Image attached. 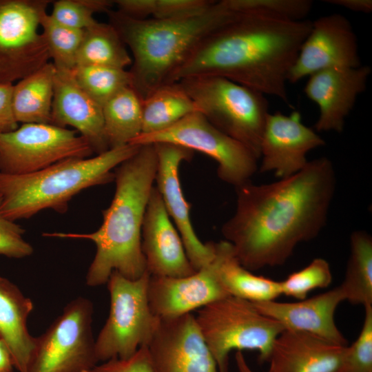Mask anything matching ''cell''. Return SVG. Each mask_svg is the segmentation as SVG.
Wrapping results in <instances>:
<instances>
[{
    "label": "cell",
    "instance_id": "1",
    "mask_svg": "<svg viewBox=\"0 0 372 372\" xmlns=\"http://www.w3.org/2000/svg\"><path fill=\"white\" fill-rule=\"evenodd\" d=\"M336 187L331 161H308L299 172L268 184L235 187L234 215L221 228L242 266L253 271L280 266L326 225Z\"/></svg>",
    "mask_w": 372,
    "mask_h": 372
},
{
    "label": "cell",
    "instance_id": "2",
    "mask_svg": "<svg viewBox=\"0 0 372 372\" xmlns=\"http://www.w3.org/2000/svg\"><path fill=\"white\" fill-rule=\"evenodd\" d=\"M311 21L240 14L207 35L173 76H220L290 105L287 78Z\"/></svg>",
    "mask_w": 372,
    "mask_h": 372
},
{
    "label": "cell",
    "instance_id": "3",
    "mask_svg": "<svg viewBox=\"0 0 372 372\" xmlns=\"http://www.w3.org/2000/svg\"><path fill=\"white\" fill-rule=\"evenodd\" d=\"M157 164L154 144H145L115 168V194L110 205L103 211V223L96 231L43 234L46 237L87 239L95 244L96 254L85 278L87 285L107 283L114 271L130 280L147 271L141 230Z\"/></svg>",
    "mask_w": 372,
    "mask_h": 372
},
{
    "label": "cell",
    "instance_id": "4",
    "mask_svg": "<svg viewBox=\"0 0 372 372\" xmlns=\"http://www.w3.org/2000/svg\"><path fill=\"white\" fill-rule=\"evenodd\" d=\"M107 13L110 23L132 52V87L142 100L170 83L205 38L239 14L223 0L215 1L200 14L178 19H138L111 9Z\"/></svg>",
    "mask_w": 372,
    "mask_h": 372
},
{
    "label": "cell",
    "instance_id": "5",
    "mask_svg": "<svg viewBox=\"0 0 372 372\" xmlns=\"http://www.w3.org/2000/svg\"><path fill=\"white\" fill-rule=\"evenodd\" d=\"M139 146L128 144L92 158H70L26 174L0 172V216L15 221L45 209L64 213L68 202L82 190L114 180L113 169Z\"/></svg>",
    "mask_w": 372,
    "mask_h": 372
},
{
    "label": "cell",
    "instance_id": "6",
    "mask_svg": "<svg viewBox=\"0 0 372 372\" xmlns=\"http://www.w3.org/2000/svg\"><path fill=\"white\" fill-rule=\"evenodd\" d=\"M178 83L211 123L260 158V141L269 113L265 95L216 76H189Z\"/></svg>",
    "mask_w": 372,
    "mask_h": 372
},
{
    "label": "cell",
    "instance_id": "7",
    "mask_svg": "<svg viewBox=\"0 0 372 372\" xmlns=\"http://www.w3.org/2000/svg\"><path fill=\"white\" fill-rule=\"evenodd\" d=\"M219 372H228L233 350H253L267 362L273 344L285 328L260 313L252 302L227 296L200 308L195 316Z\"/></svg>",
    "mask_w": 372,
    "mask_h": 372
},
{
    "label": "cell",
    "instance_id": "8",
    "mask_svg": "<svg viewBox=\"0 0 372 372\" xmlns=\"http://www.w3.org/2000/svg\"><path fill=\"white\" fill-rule=\"evenodd\" d=\"M149 273L136 280L114 271L107 282L110 295L108 318L95 340L99 362L126 359L147 345L160 318L152 311L147 298Z\"/></svg>",
    "mask_w": 372,
    "mask_h": 372
},
{
    "label": "cell",
    "instance_id": "9",
    "mask_svg": "<svg viewBox=\"0 0 372 372\" xmlns=\"http://www.w3.org/2000/svg\"><path fill=\"white\" fill-rule=\"evenodd\" d=\"M93 306L79 297L40 336L26 372H85L99 362L92 333Z\"/></svg>",
    "mask_w": 372,
    "mask_h": 372
},
{
    "label": "cell",
    "instance_id": "10",
    "mask_svg": "<svg viewBox=\"0 0 372 372\" xmlns=\"http://www.w3.org/2000/svg\"><path fill=\"white\" fill-rule=\"evenodd\" d=\"M167 143L202 152L218 164L220 180L235 187L251 181L258 158L246 146L220 131L200 112H193L160 132L140 134L130 144Z\"/></svg>",
    "mask_w": 372,
    "mask_h": 372
},
{
    "label": "cell",
    "instance_id": "11",
    "mask_svg": "<svg viewBox=\"0 0 372 372\" xmlns=\"http://www.w3.org/2000/svg\"><path fill=\"white\" fill-rule=\"evenodd\" d=\"M94 151L78 132L50 123H23L0 133V172H35L70 158H89Z\"/></svg>",
    "mask_w": 372,
    "mask_h": 372
},
{
    "label": "cell",
    "instance_id": "12",
    "mask_svg": "<svg viewBox=\"0 0 372 372\" xmlns=\"http://www.w3.org/2000/svg\"><path fill=\"white\" fill-rule=\"evenodd\" d=\"M48 0H0V83H12L49 62L50 55L39 32Z\"/></svg>",
    "mask_w": 372,
    "mask_h": 372
},
{
    "label": "cell",
    "instance_id": "13",
    "mask_svg": "<svg viewBox=\"0 0 372 372\" xmlns=\"http://www.w3.org/2000/svg\"><path fill=\"white\" fill-rule=\"evenodd\" d=\"M361 65L356 35L344 16L334 13L311 22L287 78L295 83L318 71Z\"/></svg>",
    "mask_w": 372,
    "mask_h": 372
},
{
    "label": "cell",
    "instance_id": "14",
    "mask_svg": "<svg viewBox=\"0 0 372 372\" xmlns=\"http://www.w3.org/2000/svg\"><path fill=\"white\" fill-rule=\"evenodd\" d=\"M146 347L154 372H219L192 313L160 319Z\"/></svg>",
    "mask_w": 372,
    "mask_h": 372
},
{
    "label": "cell",
    "instance_id": "15",
    "mask_svg": "<svg viewBox=\"0 0 372 372\" xmlns=\"http://www.w3.org/2000/svg\"><path fill=\"white\" fill-rule=\"evenodd\" d=\"M158 164L156 187L166 211L176 227L187 257L197 271L211 262L214 257V242L203 243L195 233L191 218V205L186 200L180 182L178 170L181 163L192 159L194 152L167 143H154Z\"/></svg>",
    "mask_w": 372,
    "mask_h": 372
},
{
    "label": "cell",
    "instance_id": "16",
    "mask_svg": "<svg viewBox=\"0 0 372 372\" xmlns=\"http://www.w3.org/2000/svg\"><path fill=\"white\" fill-rule=\"evenodd\" d=\"M325 145L314 130L301 121L299 112L286 116L269 113L260 141L261 173L272 172L278 178L291 176L307 164V153Z\"/></svg>",
    "mask_w": 372,
    "mask_h": 372
},
{
    "label": "cell",
    "instance_id": "17",
    "mask_svg": "<svg viewBox=\"0 0 372 372\" xmlns=\"http://www.w3.org/2000/svg\"><path fill=\"white\" fill-rule=\"evenodd\" d=\"M147 292L150 309L160 319L190 313L229 296L219 280L215 254L210 263L187 276L149 275Z\"/></svg>",
    "mask_w": 372,
    "mask_h": 372
},
{
    "label": "cell",
    "instance_id": "18",
    "mask_svg": "<svg viewBox=\"0 0 372 372\" xmlns=\"http://www.w3.org/2000/svg\"><path fill=\"white\" fill-rule=\"evenodd\" d=\"M371 73L369 66L360 65L327 68L309 76L304 92L319 109L315 131L342 132L345 119L364 91Z\"/></svg>",
    "mask_w": 372,
    "mask_h": 372
},
{
    "label": "cell",
    "instance_id": "19",
    "mask_svg": "<svg viewBox=\"0 0 372 372\" xmlns=\"http://www.w3.org/2000/svg\"><path fill=\"white\" fill-rule=\"evenodd\" d=\"M141 250L146 271L151 276L183 277L196 271L156 186L152 189L143 218Z\"/></svg>",
    "mask_w": 372,
    "mask_h": 372
},
{
    "label": "cell",
    "instance_id": "20",
    "mask_svg": "<svg viewBox=\"0 0 372 372\" xmlns=\"http://www.w3.org/2000/svg\"><path fill=\"white\" fill-rule=\"evenodd\" d=\"M50 124L73 127L97 154L110 149L102 107L79 86L72 70L56 68Z\"/></svg>",
    "mask_w": 372,
    "mask_h": 372
},
{
    "label": "cell",
    "instance_id": "21",
    "mask_svg": "<svg viewBox=\"0 0 372 372\" xmlns=\"http://www.w3.org/2000/svg\"><path fill=\"white\" fill-rule=\"evenodd\" d=\"M344 301L340 287L296 302L275 300L253 302L262 314L278 321L285 329L311 333L334 344L347 345V340L338 328L334 315Z\"/></svg>",
    "mask_w": 372,
    "mask_h": 372
},
{
    "label": "cell",
    "instance_id": "22",
    "mask_svg": "<svg viewBox=\"0 0 372 372\" xmlns=\"http://www.w3.org/2000/svg\"><path fill=\"white\" fill-rule=\"evenodd\" d=\"M347 348L309 333L285 329L273 344L268 372H338Z\"/></svg>",
    "mask_w": 372,
    "mask_h": 372
},
{
    "label": "cell",
    "instance_id": "23",
    "mask_svg": "<svg viewBox=\"0 0 372 372\" xmlns=\"http://www.w3.org/2000/svg\"><path fill=\"white\" fill-rule=\"evenodd\" d=\"M32 309V300L17 285L0 276V336L19 372L27 371L35 347L36 338L27 327Z\"/></svg>",
    "mask_w": 372,
    "mask_h": 372
},
{
    "label": "cell",
    "instance_id": "24",
    "mask_svg": "<svg viewBox=\"0 0 372 372\" xmlns=\"http://www.w3.org/2000/svg\"><path fill=\"white\" fill-rule=\"evenodd\" d=\"M219 280L227 293L252 302L275 300L281 294L280 281L254 274L237 260L231 244L214 242Z\"/></svg>",
    "mask_w": 372,
    "mask_h": 372
},
{
    "label": "cell",
    "instance_id": "25",
    "mask_svg": "<svg viewBox=\"0 0 372 372\" xmlns=\"http://www.w3.org/2000/svg\"><path fill=\"white\" fill-rule=\"evenodd\" d=\"M55 71L48 62L13 85L12 107L18 123L50 124Z\"/></svg>",
    "mask_w": 372,
    "mask_h": 372
},
{
    "label": "cell",
    "instance_id": "26",
    "mask_svg": "<svg viewBox=\"0 0 372 372\" xmlns=\"http://www.w3.org/2000/svg\"><path fill=\"white\" fill-rule=\"evenodd\" d=\"M195 112L196 105L178 82L164 84L142 100L141 134L164 130Z\"/></svg>",
    "mask_w": 372,
    "mask_h": 372
},
{
    "label": "cell",
    "instance_id": "27",
    "mask_svg": "<svg viewBox=\"0 0 372 372\" xmlns=\"http://www.w3.org/2000/svg\"><path fill=\"white\" fill-rule=\"evenodd\" d=\"M104 129L110 149L130 144L142 132V99L127 87L103 106Z\"/></svg>",
    "mask_w": 372,
    "mask_h": 372
},
{
    "label": "cell",
    "instance_id": "28",
    "mask_svg": "<svg viewBox=\"0 0 372 372\" xmlns=\"http://www.w3.org/2000/svg\"><path fill=\"white\" fill-rule=\"evenodd\" d=\"M339 287L344 300L364 307L372 305V238L364 230L350 236V254Z\"/></svg>",
    "mask_w": 372,
    "mask_h": 372
},
{
    "label": "cell",
    "instance_id": "29",
    "mask_svg": "<svg viewBox=\"0 0 372 372\" xmlns=\"http://www.w3.org/2000/svg\"><path fill=\"white\" fill-rule=\"evenodd\" d=\"M132 63L125 45L115 28L96 22L84 30L76 65H101L125 69Z\"/></svg>",
    "mask_w": 372,
    "mask_h": 372
},
{
    "label": "cell",
    "instance_id": "30",
    "mask_svg": "<svg viewBox=\"0 0 372 372\" xmlns=\"http://www.w3.org/2000/svg\"><path fill=\"white\" fill-rule=\"evenodd\" d=\"M72 74L79 86L101 107L123 89L132 87L125 69L101 65H76Z\"/></svg>",
    "mask_w": 372,
    "mask_h": 372
},
{
    "label": "cell",
    "instance_id": "31",
    "mask_svg": "<svg viewBox=\"0 0 372 372\" xmlns=\"http://www.w3.org/2000/svg\"><path fill=\"white\" fill-rule=\"evenodd\" d=\"M40 26L55 68L72 70L76 66V54L84 30L62 25L46 12L41 14Z\"/></svg>",
    "mask_w": 372,
    "mask_h": 372
},
{
    "label": "cell",
    "instance_id": "32",
    "mask_svg": "<svg viewBox=\"0 0 372 372\" xmlns=\"http://www.w3.org/2000/svg\"><path fill=\"white\" fill-rule=\"evenodd\" d=\"M332 280L329 263L324 258H316L307 266L280 281L281 294L303 300L312 290L329 286Z\"/></svg>",
    "mask_w": 372,
    "mask_h": 372
},
{
    "label": "cell",
    "instance_id": "33",
    "mask_svg": "<svg viewBox=\"0 0 372 372\" xmlns=\"http://www.w3.org/2000/svg\"><path fill=\"white\" fill-rule=\"evenodd\" d=\"M225 6L236 13H258L273 17L301 21L310 12V0H223Z\"/></svg>",
    "mask_w": 372,
    "mask_h": 372
},
{
    "label": "cell",
    "instance_id": "34",
    "mask_svg": "<svg viewBox=\"0 0 372 372\" xmlns=\"http://www.w3.org/2000/svg\"><path fill=\"white\" fill-rule=\"evenodd\" d=\"M113 3L108 0H58L53 1L50 15L62 25L85 30L97 22L93 17L95 12H107Z\"/></svg>",
    "mask_w": 372,
    "mask_h": 372
},
{
    "label": "cell",
    "instance_id": "35",
    "mask_svg": "<svg viewBox=\"0 0 372 372\" xmlns=\"http://www.w3.org/2000/svg\"><path fill=\"white\" fill-rule=\"evenodd\" d=\"M364 308L361 331L355 341L347 346L338 372H372V305Z\"/></svg>",
    "mask_w": 372,
    "mask_h": 372
},
{
    "label": "cell",
    "instance_id": "36",
    "mask_svg": "<svg viewBox=\"0 0 372 372\" xmlns=\"http://www.w3.org/2000/svg\"><path fill=\"white\" fill-rule=\"evenodd\" d=\"M212 0H154L152 17L156 19H178L196 16L207 10Z\"/></svg>",
    "mask_w": 372,
    "mask_h": 372
},
{
    "label": "cell",
    "instance_id": "37",
    "mask_svg": "<svg viewBox=\"0 0 372 372\" xmlns=\"http://www.w3.org/2000/svg\"><path fill=\"white\" fill-rule=\"evenodd\" d=\"M25 229L14 221L0 216V255L23 258L33 253V247L23 238Z\"/></svg>",
    "mask_w": 372,
    "mask_h": 372
},
{
    "label": "cell",
    "instance_id": "38",
    "mask_svg": "<svg viewBox=\"0 0 372 372\" xmlns=\"http://www.w3.org/2000/svg\"><path fill=\"white\" fill-rule=\"evenodd\" d=\"M85 372H154L146 345L126 359H111Z\"/></svg>",
    "mask_w": 372,
    "mask_h": 372
},
{
    "label": "cell",
    "instance_id": "39",
    "mask_svg": "<svg viewBox=\"0 0 372 372\" xmlns=\"http://www.w3.org/2000/svg\"><path fill=\"white\" fill-rule=\"evenodd\" d=\"M13 84L0 83V133L17 130L19 127L12 107Z\"/></svg>",
    "mask_w": 372,
    "mask_h": 372
},
{
    "label": "cell",
    "instance_id": "40",
    "mask_svg": "<svg viewBox=\"0 0 372 372\" xmlns=\"http://www.w3.org/2000/svg\"><path fill=\"white\" fill-rule=\"evenodd\" d=\"M154 0H116L117 11L131 18L143 19L153 13Z\"/></svg>",
    "mask_w": 372,
    "mask_h": 372
},
{
    "label": "cell",
    "instance_id": "41",
    "mask_svg": "<svg viewBox=\"0 0 372 372\" xmlns=\"http://www.w3.org/2000/svg\"><path fill=\"white\" fill-rule=\"evenodd\" d=\"M324 1L354 12L369 13L372 10L371 0H326Z\"/></svg>",
    "mask_w": 372,
    "mask_h": 372
},
{
    "label": "cell",
    "instance_id": "42",
    "mask_svg": "<svg viewBox=\"0 0 372 372\" xmlns=\"http://www.w3.org/2000/svg\"><path fill=\"white\" fill-rule=\"evenodd\" d=\"M13 366L10 353L0 336V372H11Z\"/></svg>",
    "mask_w": 372,
    "mask_h": 372
},
{
    "label": "cell",
    "instance_id": "43",
    "mask_svg": "<svg viewBox=\"0 0 372 372\" xmlns=\"http://www.w3.org/2000/svg\"><path fill=\"white\" fill-rule=\"evenodd\" d=\"M235 360L238 372H255L251 369L241 351H236Z\"/></svg>",
    "mask_w": 372,
    "mask_h": 372
},
{
    "label": "cell",
    "instance_id": "44",
    "mask_svg": "<svg viewBox=\"0 0 372 372\" xmlns=\"http://www.w3.org/2000/svg\"><path fill=\"white\" fill-rule=\"evenodd\" d=\"M1 200H2V198H1V194H0V205H1Z\"/></svg>",
    "mask_w": 372,
    "mask_h": 372
}]
</instances>
